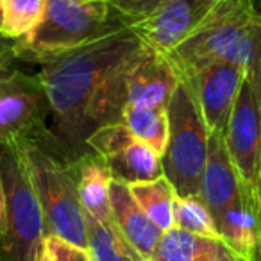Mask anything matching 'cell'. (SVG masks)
<instances>
[{
	"label": "cell",
	"mask_w": 261,
	"mask_h": 261,
	"mask_svg": "<svg viewBox=\"0 0 261 261\" xmlns=\"http://www.w3.org/2000/svg\"><path fill=\"white\" fill-rule=\"evenodd\" d=\"M143 47L130 27L118 23L41 66L38 75L63 140L86 143L97 127L122 120L127 72Z\"/></svg>",
	"instance_id": "6da1fadb"
},
{
	"label": "cell",
	"mask_w": 261,
	"mask_h": 261,
	"mask_svg": "<svg viewBox=\"0 0 261 261\" xmlns=\"http://www.w3.org/2000/svg\"><path fill=\"white\" fill-rule=\"evenodd\" d=\"M179 81L217 61L240 65L261 97V11L254 0H218L202 22L172 52Z\"/></svg>",
	"instance_id": "7a4b0ae2"
},
{
	"label": "cell",
	"mask_w": 261,
	"mask_h": 261,
	"mask_svg": "<svg viewBox=\"0 0 261 261\" xmlns=\"http://www.w3.org/2000/svg\"><path fill=\"white\" fill-rule=\"evenodd\" d=\"M122 23L108 0H48L41 23L22 40L13 54L22 61L45 63L95 40Z\"/></svg>",
	"instance_id": "3957f363"
},
{
	"label": "cell",
	"mask_w": 261,
	"mask_h": 261,
	"mask_svg": "<svg viewBox=\"0 0 261 261\" xmlns=\"http://www.w3.org/2000/svg\"><path fill=\"white\" fill-rule=\"evenodd\" d=\"M15 147L40 199L47 234L86 249V211L81 204L70 165L59 161L34 140H22Z\"/></svg>",
	"instance_id": "277c9868"
},
{
	"label": "cell",
	"mask_w": 261,
	"mask_h": 261,
	"mask_svg": "<svg viewBox=\"0 0 261 261\" xmlns=\"http://www.w3.org/2000/svg\"><path fill=\"white\" fill-rule=\"evenodd\" d=\"M167 115L168 142L161 156L163 175L179 197H200L210 130L186 83L179 81L167 106Z\"/></svg>",
	"instance_id": "5b68a950"
},
{
	"label": "cell",
	"mask_w": 261,
	"mask_h": 261,
	"mask_svg": "<svg viewBox=\"0 0 261 261\" xmlns=\"http://www.w3.org/2000/svg\"><path fill=\"white\" fill-rule=\"evenodd\" d=\"M0 170L8 204V232L2 247L9 261H36L47 236L40 199L15 145L0 147Z\"/></svg>",
	"instance_id": "8992f818"
},
{
	"label": "cell",
	"mask_w": 261,
	"mask_h": 261,
	"mask_svg": "<svg viewBox=\"0 0 261 261\" xmlns=\"http://www.w3.org/2000/svg\"><path fill=\"white\" fill-rule=\"evenodd\" d=\"M247 202L261 218V97L245 77L224 133Z\"/></svg>",
	"instance_id": "52a82bcc"
},
{
	"label": "cell",
	"mask_w": 261,
	"mask_h": 261,
	"mask_svg": "<svg viewBox=\"0 0 261 261\" xmlns=\"http://www.w3.org/2000/svg\"><path fill=\"white\" fill-rule=\"evenodd\" d=\"M86 145L100 158L116 181L135 185L163 175L160 154L136 138L122 122L97 127L86 138Z\"/></svg>",
	"instance_id": "ba28073f"
},
{
	"label": "cell",
	"mask_w": 261,
	"mask_h": 261,
	"mask_svg": "<svg viewBox=\"0 0 261 261\" xmlns=\"http://www.w3.org/2000/svg\"><path fill=\"white\" fill-rule=\"evenodd\" d=\"M47 111L50 104L40 75L13 70L0 73V147L33 140Z\"/></svg>",
	"instance_id": "9c48e42d"
},
{
	"label": "cell",
	"mask_w": 261,
	"mask_h": 261,
	"mask_svg": "<svg viewBox=\"0 0 261 261\" xmlns=\"http://www.w3.org/2000/svg\"><path fill=\"white\" fill-rule=\"evenodd\" d=\"M218 0H154L145 16L129 23L145 47L167 56L202 22Z\"/></svg>",
	"instance_id": "30bf717a"
},
{
	"label": "cell",
	"mask_w": 261,
	"mask_h": 261,
	"mask_svg": "<svg viewBox=\"0 0 261 261\" xmlns=\"http://www.w3.org/2000/svg\"><path fill=\"white\" fill-rule=\"evenodd\" d=\"M243 81L245 70L240 65L217 61L200 68L195 75L181 83H186L192 90L207 130L225 133Z\"/></svg>",
	"instance_id": "8fae6325"
},
{
	"label": "cell",
	"mask_w": 261,
	"mask_h": 261,
	"mask_svg": "<svg viewBox=\"0 0 261 261\" xmlns=\"http://www.w3.org/2000/svg\"><path fill=\"white\" fill-rule=\"evenodd\" d=\"M177 86L179 77L167 56L143 47L127 72L125 106L167 108Z\"/></svg>",
	"instance_id": "7c38bea8"
},
{
	"label": "cell",
	"mask_w": 261,
	"mask_h": 261,
	"mask_svg": "<svg viewBox=\"0 0 261 261\" xmlns=\"http://www.w3.org/2000/svg\"><path fill=\"white\" fill-rule=\"evenodd\" d=\"M200 199L210 207L213 218L245 199L242 182L225 145L224 133H210L207 160L200 182Z\"/></svg>",
	"instance_id": "4fadbf2b"
},
{
	"label": "cell",
	"mask_w": 261,
	"mask_h": 261,
	"mask_svg": "<svg viewBox=\"0 0 261 261\" xmlns=\"http://www.w3.org/2000/svg\"><path fill=\"white\" fill-rule=\"evenodd\" d=\"M109 200H111L115 229L135 249V252L143 261H147L160 245L163 231L147 217V213L130 193L129 185L125 182L113 179Z\"/></svg>",
	"instance_id": "5bb4252c"
},
{
	"label": "cell",
	"mask_w": 261,
	"mask_h": 261,
	"mask_svg": "<svg viewBox=\"0 0 261 261\" xmlns=\"http://www.w3.org/2000/svg\"><path fill=\"white\" fill-rule=\"evenodd\" d=\"M147 261H245L222 238H210L174 227L163 232Z\"/></svg>",
	"instance_id": "9a60e30c"
},
{
	"label": "cell",
	"mask_w": 261,
	"mask_h": 261,
	"mask_svg": "<svg viewBox=\"0 0 261 261\" xmlns=\"http://www.w3.org/2000/svg\"><path fill=\"white\" fill-rule=\"evenodd\" d=\"M70 170L75 179L77 192H79V199L84 211L102 224L113 225L111 200H109L113 175L109 168L95 154V156L79 158L70 167Z\"/></svg>",
	"instance_id": "2e32d148"
},
{
	"label": "cell",
	"mask_w": 261,
	"mask_h": 261,
	"mask_svg": "<svg viewBox=\"0 0 261 261\" xmlns=\"http://www.w3.org/2000/svg\"><path fill=\"white\" fill-rule=\"evenodd\" d=\"M129 188L136 202L161 231L167 232L175 227L174 207L177 192L165 175L152 181L135 182L129 185Z\"/></svg>",
	"instance_id": "e0dca14e"
},
{
	"label": "cell",
	"mask_w": 261,
	"mask_h": 261,
	"mask_svg": "<svg viewBox=\"0 0 261 261\" xmlns=\"http://www.w3.org/2000/svg\"><path fill=\"white\" fill-rule=\"evenodd\" d=\"M120 122L138 140L152 147L163 156L168 142V115L167 108L150 106H125Z\"/></svg>",
	"instance_id": "ac0fdd59"
},
{
	"label": "cell",
	"mask_w": 261,
	"mask_h": 261,
	"mask_svg": "<svg viewBox=\"0 0 261 261\" xmlns=\"http://www.w3.org/2000/svg\"><path fill=\"white\" fill-rule=\"evenodd\" d=\"M88 245L91 261H143L120 236L115 225H106L86 213Z\"/></svg>",
	"instance_id": "d6986e66"
},
{
	"label": "cell",
	"mask_w": 261,
	"mask_h": 261,
	"mask_svg": "<svg viewBox=\"0 0 261 261\" xmlns=\"http://www.w3.org/2000/svg\"><path fill=\"white\" fill-rule=\"evenodd\" d=\"M48 0H4L0 15V36L22 40L41 23Z\"/></svg>",
	"instance_id": "ffe728a7"
},
{
	"label": "cell",
	"mask_w": 261,
	"mask_h": 261,
	"mask_svg": "<svg viewBox=\"0 0 261 261\" xmlns=\"http://www.w3.org/2000/svg\"><path fill=\"white\" fill-rule=\"evenodd\" d=\"M174 217L175 227L181 229V231L199 236H210V238H220L213 215H211L210 207L206 206V202L200 197L177 195Z\"/></svg>",
	"instance_id": "44dd1931"
},
{
	"label": "cell",
	"mask_w": 261,
	"mask_h": 261,
	"mask_svg": "<svg viewBox=\"0 0 261 261\" xmlns=\"http://www.w3.org/2000/svg\"><path fill=\"white\" fill-rule=\"evenodd\" d=\"M43 247L54 261H91L86 249L54 234H47L43 240Z\"/></svg>",
	"instance_id": "7402d4cb"
},
{
	"label": "cell",
	"mask_w": 261,
	"mask_h": 261,
	"mask_svg": "<svg viewBox=\"0 0 261 261\" xmlns=\"http://www.w3.org/2000/svg\"><path fill=\"white\" fill-rule=\"evenodd\" d=\"M108 2L116 18L129 25L150 11L154 0H108Z\"/></svg>",
	"instance_id": "603a6c76"
},
{
	"label": "cell",
	"mask_w": 261,
	"mask_h": 261,
	"mask_svg": "<svg viewBox=\"0 0 261 261\" xmlns=\"http://www.w3.org/2000/svg\"><path fill=\"white\" fill-rule=\"evenodd\" d=\"M8 232V204H6V190L2 170H0V236H6Z\"/></svg>",
	"instance_id": "cb8c5ba5"
},
{
	"label": "cell",
	"mask_w": 261,
	"mask_h": 261,
	"mask_svg": "<svg viewBox=\"0 0 261 261\" xmlns=\"http://www.w3.org/2000/svg\"><path fill=\"white\" fill-rule=\"evenodd\" d=\"M2 40H4V38L0 36V73H4L6 70H9V61L15 58V54H13V45L11 47H6V45L2 43Z\"/></svg>",
	"instance_id": "d4e9b609"
},
{
	"label": "cell",
	"mask_w": 261,
	"mask_h": 261,
	"mask_svg": "<svg viewBox=\"0 0 261 261\" xmlns=\"http://www.w3.org/2000/svg\"><path fill=\"white\" fill-rule=\"evenodd\" d=\"M36 261H54V259H52L50 254H48L47 250H45V247H43V249L40 250V254H38Z\"/></svg>",
	"instance_id": "484cf974"
},
{
	"label": "cell",
	"mask_w": 261,
	"mask_h": 261,
	"mask_svg": "<svg viewBox=\"0 0 261 261\" xmlns=\"http://www.w3.org/2000/svg\"><path fill=\"white\" fill-rule=\"evenodd\" d=\"M0 261H9L8 254H6L4 247H2V238H0Z\"/></svg>",
	"instance_id": "4316f807"
},
{
	"label": "cell",
	"mask_w": 261,
	"mask_h": 261,
	"mask_svg": "<svg viewBox=\"0 0 261 261\" xmlns=\"http://www.w3.org/2000/svg\"><path fill=\"white\" fill-rule=\"evenodd\" d=\"M2 2H4V0H0V15H2Z\"/></svg>",
	"instance_id": "83f0119b"
}]
</instances>
